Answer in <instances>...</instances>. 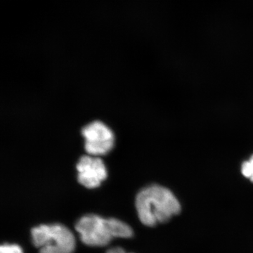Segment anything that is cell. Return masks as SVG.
Returning <instances> with one entry per match:
<instances>
[{
    "label": "cell",
    "mask_w": 253,
    "mask_h": 253,
    "mask_svg": "<svg viewBox=\"0 0 253 253\" xmlns=\"http://www.w3.org/2000/svg\"><path fill=\"white\" fill-rule=\"evenodd\" d=\"M106 253H126L125 250L120 247L113 248V249H109Z\"/></svg>",
    "instance_id": "obj_8"
},
{
    "label": "cell",
    "mask_w": 253,
    "mask_h": 253,
    "mask_svg": "<svg viewBox=\"0 0 253 253\" xmlns=\"http://www.w3.org/2000/svg\"><path fill=\"white\" fill-rule=\"evenodd\" d=\"M83 244L89 246H107L115 238L127 239L133 235L130 226L119 219L100 217L96 214H86L76 224Z\"/></svg>",
    "instance_id": "obj_2"
},
{
    "label": "cell",
    "mask_w": 253,
    "mask_h": 253,
    "mask_svg": "<svg viewBox=\"0 0 253 253\" xmlns=\"http://www.w3.org/2000/svg\"><path fill=\"white\" fill-rule=\"evenodd\" d=\"M135 206L142 224L154 226L169 221L181 212V205L170 190L159 185L141 189L136 195Z\"/></svg>",
    "instance_id": "obj_1"
},
{
    "label": "cell",
    "mask_w": 253,
    "mask_h": 253,
    "mask_svg": "<svg viewBox=\"0 0 253 253\" xmlns=\"http://www.w3.org/2000/svg\"><path fill=\"white\" fill-rule=\"evenodd\" d=\"M0 253H23L22 249L16 244H5L0 247Z\"/></svg>",
    "instance_id": "obj_7"
},
{
    "label": "cell",
    "mask_w": 253,
    "mask_h": 253,
    "mask_svg": "<svg viewBox=\"0 0 253 253\" xmlns=\"http://www.w3.org/2000/svg\"><path fill=\"white\" fill-rule=\"evenodd\" d=\"M84 138V149L91 156H103L113 149L114 135L109 126L101 121H94L82 129Z\"/></svg>",
    "instance_id": "obj_4"
},
{
    "label": "cell",
    "mask_w": 253,
    "mask_h": 253,
    "mask_svg": "<svg viewBox=\"0 0 253 253\" xmlns=\"http://www.w3.org/2000/svg\"><path fill=\"white\" fill-rule=\"evenodd\" d=\"M241 172H242L243 175L249 178L253 182V156L249 161H246L243 163Z\"/></svg>",
    "instance_id": "obj_6"
},
{
    "label": "cell",
    "mask_w": 253,
    "mask_h": 253,
    "mask_svg": "<svg viewBox=\"0 0 253 253\" xmlns=\"http://www.w3.org/2000/svg\"><path fill=\"white\" fill-rule=\"evenodd\" d=\"M78 182L87 189L101 185L107 177V171L102 160L94 156H83L76 166Z\"/></svg>",
    "instance_id": "obj_5"
},
{
    "label": "cell",
    "mask_w": 253,
    "mask_h": 253,
    "mask_svg": "<svg viewBox=\"0 0 253 253\" xmlns=\"http://www.w3.org/2000/svg\"><path fill=\"white\" fill-rule=\"evenodd\" d=\"M32 241L40 253H73L76 239L62 224H42L31 230Z\"/></svg>",
    "instance_id": "obj_3"
}]
</instances>
